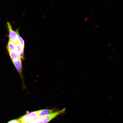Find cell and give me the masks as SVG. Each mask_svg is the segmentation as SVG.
<instances>
[{"mask_svg": "<svg viewBox=\"0 0 123 123\" xmlns=\"http://www.w3.org/2000/svg\"><path fill=\"white\" fill-rule=\"evenodd\" d=\"M39 117L37 111L28 113L18 119L19 122L23 123H36Z\"/></svg>", "mask_w": 123, "mask_h": 123, "instance_id": "obj_1", "label": "cell"}, {"mask_svg": "<svg viewBox=\"0 0 123 123\" xmlns=\"http://www.w3.org/2000/svg\"><path fill=\"white\" fill-rule=\"evenodd\" d=\"M65 110V109H64L50 114L39 117L36 123H48L58 115L63 113Z\"/></svg>", "mask_w": 123, "mask_h": 123, "instance_id": "obj_2", "label": "cell"}, {"mask_svg": "<svg viewBox=\"0 0 123 123\" xmlns=\"http://www.w3.org/2000/svg\"><path fill=\"white\" fill-rule=\"evenodd\" d=\"M7 25L9 32V39L16 44L18 42V35L19 34L18 30H13L10 23L7 22Z\"/></svg>", "mask_w": 123, "mask_h": 123, "instance_id": "obj_3", "label": "cell"}, {"mask_svg": "<svg viewBox=\"0 0 123 123\" xmlns=\"http://www.w3.org/2000/svg\"><path fill=\"white\" fill-rule=\"evenodd\" d=\"M12 60L17 70L20 75L22 76V66L21 59V58H19L17 59Z\"/></svg>", "mask_w": 123, "mask_h": 123, "instance_id": "obj_4", "label": "cell"}, {"mask_svg": "<svg viewBox=\"0 0 123 123\" xmlns=\"http://www.w3.org/2000/svg\"><path fill=\"white\" fill-rule=\"evenodd\" d=\"M24 49L21 47L18 43L15 44V53L20 55L21 58L23 59L24 58Z\"/></svg>", "mask_w": 123, "mask_h": 123, "instance_id": "obj_5", "label": "cell"}, {"mask_svg": "<svg viewBox=\"0 0 123 123\" xmlns=\"http://www.w3.org/2000/svg\"><path fill=\"white\" fill-rule=\"evenodd\" d=\"M39 117L45 116L54 113V110H40L37 111Z\"/></svg>", "mask_w": 123, "mask_h": 123, "instance_id": "obj_6", "label": "cell"}, {"mask_svg": "<svg viewBox=\"0 0 123 123\" xmlns=\"http://www.w3.org/2000/svg\"><path fill=\"white\" fill-rule=\"evenodd\" d=\"M7 49L8 51H11L15 52V44L12 41L9 40L7 46Z\"/></svg>", "mask_w": 123, "mask_h": 123, "instance_id": "obj_7", "label": "cell"}, {"mask_svg": "<svg viewBox=\"0 0 123 123\" xmlns=\"http://www.w3.org/2000/svg\"><path fill=\"white\" fill-rule=\"evenodd\" d=\"M8 51L10 57L12 60L17 59L21 58V57L20 55L15 53V52L11 51Z\"/></svg>", "mask_w": 123, "mask_h": 123, "instance_id": "obj_8", "label": "cell"}, {"mask_svg": "<svg viewBox=\"0 0 123 123\" xmlns=\"http://www.w3.org/2000/svg\"><path fill=\"white\" fill-rule=\"evenodd\" d=\"M18 42L22 48L24 49L25 48L24 41L23 38L20 36L19 34L18 35Z\"/></svg>", "mask_w": 123, "mask_h": 123, "instance_id": "obj_9", "label": "cell"}, {"mask_svg": "<svg viewBox=\"0 0 123 123\" xmlns=\"http://www.w3.org/2000/svg\"><path fill=\"white\" fill-rule=\"evenodd\" d=\"M19 122L18 119H14L12 120L9 121L7 123H18Z\"/></svg>", "mask_w": 123, "mask_h": 123, "instance_id": "obj_10", "label": "cell"}, {"mask_svg": "<svg viewBox=\"0 0 123 123\" xmlns=\"http://www.w3.org/2000/svg\"><path fill=\"white\" fill-rule=\"evenodd\" d=\"M89 18H90V17H86L85 19H84V21H86L87 20L89 19Z\"/></svg>", "mask_w": 123, "mask_h": 123, "instance_id": "obj_11", "label": "cell"}, {"mask_svg": "<svg viewBox=\"0 0 123 123\" xmlns=\"http://www.w3.org/2000/svg\"><path fill=\"white\" fill-rule=\"evenodd\" d=\"M99 25H97L95 26V28L96 29L97 28L99 27Z\"/></svg>", "mask_w": 123, "mask_h": 123, "instance_id": "obj_12", "label": "cell"}, {"mask_svg": "<svg viewBox=\"0 0 123 123\" xmlns=\"http://www.w3.org/2000/svg\"><path fill=\"white\" fill-rule=\"evenodd\" d=\"M109 3H110V2H109V1H107L106 2V5L108 4Z\"/></svg>", "mask_w": 123, "mask_h": 123, "instance_id": "obj_13", "label": "cell"}, {"mask_svg": "<svg viewBox=\"0 0 123 123\" xmlns=\"http://www.w3.org/2000/svg\"><path fill=\"white\" fill-rule=\"evenodd\" d=\"M95 13V12H92L91 13V14L92 15H93Z\"/></svg>", "mask_w": 123, "mask_h": 123, "instance_id": "obj_14", "label": "cell"}, {"mask_svg": "<svg viewBox=\"0 0 123 123\" xmlns=\"http://www.w3.org/2000/svg\"><path fill=\"white\" fill-rule=\"evenodd\" d=\"M95 22V20H93L91 22V23H92V24H93V23H94Z\"/></svg>", "mask_w": 123, "mask_h": 123, "instance_id": "obj_15", "label": "cell"}, {"mask_svg": "<svg viewBox=\"0 0 123 123\" xmlns=\"http://www.w3.org/2000/svg\"><path fill=\"white\" fill-rule=\"evenodd\" d=\"M78 6H77L76 7V8H75V9H77V8H78Z\"/></svg>", "mask_w": 123, "mask_h": 123, "instance_id": "obj_16", "label": "cell"}, {"mask_svg": "<svg viewBox=\"0 0 123 123\" xmlns=\"http://www.w3.org/2000/svg\"><path fill=\"white\" fill-rule=\"evenodd\" d=\"M111 45V44H109V45H108V46H110V45Z\"/></svg>", "mask_w": 123, "mask_h": 123, "instance_id": "obj_17", "label": "cell"}, {"mask_svg": "<svg viewBox=\"0 0 123 123\" xmlns=\"http://www.w3.org/2000/svg\"><path fill=\"white\" fill-rule=\"evenodd\" d=\"M22 123V122H19V123Z\"/></svg>", "mask_w": 123, "mask_h": 123, "instance_id": "obj_18", "label": "cell"}]
</instances>
